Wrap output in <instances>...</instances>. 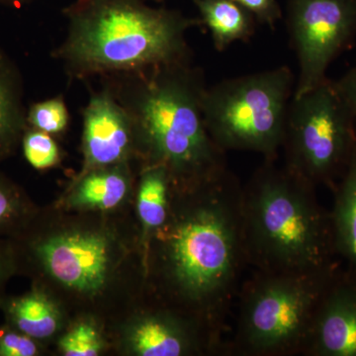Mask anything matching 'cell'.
<instances>
[{
	"label": "cell",
	"mask_w": 356,
	"mask_h": 356,
	"mask_svg": "<svg viewBox=\"0 0 356 356\" xmlns=\"http://www.w3.org/2000/svg\"><path fill=\"white\" fill-rule=\"evenodd\" d=\"M29 216V204L19 188L0 175V236L17 235Z\"/></svg>",
	"instance_id": "19"
},
{
	"label": "cell",
	"mask_w": 356,
	"mask_h": 356,
	"mask_svg": "<svg viewBox=\"0 0 356 356\" xmlns=\"http://www.w3.org/2000/svg\"><path fill=\"white\" fill-rule=\"evenodd\" d=\"M36 0H0V4L7 6H22L25 4L31 3Z\"/></svg>",
	"instance_id": "27"
},
{
	"label": "cell",
	"mask_w": 356,
	"mask_h": 356,
	"mask_svg": "<svg viewBox=\"0 0 356 356\" xmlns=\"http://www.w3.org/2000/svg\"><path fill=\"white\" fill-rule=\"evenodd\" d=\"M332 192L334 205L330 215L334 252L346 261V269L356 274V146Z\"/></svg>",
	"instance_id": "15"
},
{
	"label": "cell",
	"mask_w": 356,
	"mask_h": 356,
	"mask_svg": "<svg viewBox=\"0 0 356 356\" xmlns=\"http://www.w3.org/2000/svg\"><path fill=\"white\" fill-rule=\"evenodd\" d=\"M129 343L136 355L180 356L194 350L196 339L191 327L177 318L154 314L136 323Z\"/></svg>",
	"instance_id": "12"
},
{
	"label": "cell",
	"mask_w": 356,
	"mask_h": 356,
	"mask_svg": "<svg viewBox=\"0 0 356 356\" xmlns=\"http://www.w3.org/2000/svg\"><path fill=\"white\" fill-rule=\"evenodd\" d=\"M28 127L43 131L50 135L64 133L69 127L70 112L64 96L33 103L27 109Z\"/></svg>",
	"instance_id": "20"
},
{
	"label": "cell",
	"mask_w": 356,
	"mask_h": 356,
	"mask_svg": "<svg viewBox=\"0 0 356 356\" xmlns=\"http://www.w3.org/2000/svg\"><path fill=\"white\" fill-rule=\"evenodd\" d=\"M304 353L356 356V274L339 268L325 290Z\"/></svg>",
	"instance_id": "11"
},
{
	"label": "cell",
	"mask_w": 356,
	"mask_h": 356,
	"mask_svg": "<svg viewBox=\"0 0 356 356\" xmlns=\"http://www.w3.org/2000/svg\"><path fill=\"white\" fill-rule=\"evenodd\" d=\"M83 116L81 172L127 163L136 152L135 127L128 110L108 86L91 93Z\"/></svg>",
	"instance_id": "10"
},
{
	"label": "cell",
	"mask_w": 356,
	"mask_h": 356,
	"mask_svg": "<svg viewBox=\"0 0 356 356\" xmlns=\"http://www.w3.org/2000/svg\"><path fill=\"white\" fill-rule=\"evenodd\" d=\"M103 77L132 117L136 152L146 165L163 166L175 189L195 186L228 168L226 152L206 128L207 86L192 60Z\"/></svg>",
	"instance_id": "2"
},
{
	"label": "cell",
	"mask_w": 356,
	"mask_h": 356,
	"mask_svg": "<svg viewBox=\"0 0 356 356\" xmlns=\"http://www.w3.org/2000/svg\"><path fill=\"white\" fill-rule=\"evenodd\" d=\"M63 14L67 34L51 58L70 81L192 60L187 32L202 25L200 19L144 0H74Z\"/></svg>",
	"instance_id": "3"
},
{
	"label": "cell",
	"mask_w": 356,
	"mask_h": 356,
	"mask_svg": "<svg viewBox=\"0 0 356 356\" xmlns=\"http://www.w3.org/2000/svg\"><path fill=\"white\" fill-rule=\"evenodd\" d=\"M21 143L26 161L35 170H49L60 163V149L50 134L28 127Z\"/></svg>",
	"instance_id": "21"
},
{
	"label": "cell",
	"mask_w": 356,
	"mask_h": 356,
	"mask_svg": "<svg viewBox=\"0 0 356 356\" xmlns=\"http://www.w3.org/2000/svg\"><path fill=\"white\" fill-rule=\"evenodd\" d=\"M27 128L22 74L0 47V161L14 153Z\"/></svg>",
	"instance_id": "13"
},
{
	"label": "cell",
	"mask_w": 356,
	"mask_h": 356,
	"mask_svg": "<svg viewBox=\"0 0 356 356\" xmlns=\"http://www.w3.org/2000/svg\"><path fill=\"white\" fill-rule=\"evenodd\" d=\"M286 24L299 67L293 96H299L322 83L355 41L356 0H288Z\"/></svg>",
	"instance_id": "8"
},
{
	"label": "cell",
	"mask_w": 356,
	"mask_h": 356,
	"mask_svg": "<svg viewBox=\"0 0 356 356\" xmlns=\"http://www.w3.org/2000/svg\"><path fill=\"white\" fill-rule=\"evenodd\" d=\"M172 191V177L163 166H145L138 191L137 209L147 231H158L168 221Z\"/></svg>",
	"instance_id": "18"
},
{
	"label": "cell",
	"mask_w": 356,
	"mask_h": 356,
	"mask_svg": "<svg viewBox=\"0 0 356 356\" xmlns=\"http://www.w3.org/2000/svg\"><path fill=\"white\" fill-rule=\"evenodd\" d=\"M15 250L11 243L0 241V295L9 276L17 268ZM2 298L0 297V303Z\"/></svg>",
	"instance_id": "25"
},
{
	"label": "cell",
	"mask_w": 356,
	"mask_h": 356,
	"mask_svg": "<svg viewBox=\"0 0 356 356\" xmlns=\"http://www.w3.org/2000/svg\"><path fill=\"white\" fill-rule=\"evenodd\" d=\"M339 90L343 93V97L346 98L353 113L356 119V67L351 69L350 72L339 81H336Z\"/></svg>",
	"instance_id": "26"
},
{
	"label": "cell",
	"mask_w": 356,
	"mask_h": 356,
	"mask_svg": "<svg viewBox=\"0 0 356 356\" xmlns=\"http://www.w3.org/2000/svg\"><path fill=\"white\" fill-rule=\"evenodd\" d=\"M154 1L161 2V1H165V0H154Z\"/></svg>",
	"instance_id": "28"
},
{
	"label": "cell",
	"mask_w": 356,
	"mask_h": 356,
	"mask_svg": "<svg viewBox=\"0 0 356 356\" xmlns=\"http://www.w3.org/2000/svg\"><path fill=\"white\" fill-rule=\"evenodd\" d=\"M60 350L67 356H96L103 348L102 337L95 325L81 323L60 339Z\"/></svg>",
	"instance_id": "22"
},
{
	"label": "cell",
	"mask_w": 356,
	"mask_h": 356,
	"mask_svg": "<svg viewBox=\"0 0 356 356\" xmlns=\"http://www.w3.org/2000/svg\"><path fill=\"white\" fill-rule=\"evenodd\" d=\"M248 264L267 273H316L339 266L331 215L316 186L264 159L242 191Z\"/></svg>",
	"instance_id": "4"
},
{
	"label": "cell",
	"mask_w": 356,
	"mask_h": 356,
	"mask_svg": "<svg viewBox=\"0 0 356 356\" xmlns=\"http://www.w3.org/2000/svg\"><path fill=\"white\" fill-rule=\"evenodd\" d=\"M339 266L316 273L257 271L241 291L235 350L245 355L304 353L323 295Z\"/></svg>",
	"instance_id": "5"
},
{
	"label": "cell",
	"mask_w": 356,
	"mask_h": 356,
	"mask_svg": "<svg viewBox=\"0 0 356 356\" xmlns=\"http://www.w3.org/2000/svg\"><path fill=\"white\" fill-rule=\"evenodd\" d=\"M40 355L38 341L8 324L0 325V356H36Z\"/></svg>",
	"instance_id": "23"
},
{
	"label": "cell",
	"mask_w": 356,
	"mask_h": 356,
	"mask_svg": "<svg viewBox=\"0 0 356 356\" xmlns=\"http://www.w3.org/2000/svg\"><path fill=\"white\" fill-rule=\"evenodd\" d=\"M356 146V119L336 81L329 77L288 108L282 149L284 165L316 187L334 191Z\"/></svg>",
	"instance_id": "7"
},
{
	"label": "cell",
	"mask_w": 356,
	"mask_h": 356,
	"mask_svg": "<svg viewBox=\"0 0 356 356\" xmlns=\"http://www.w3.org/2000/svg\"><path fill=\"white\" fill-rule=\"evenodd\" d=\"M252 13L257 23L274 29L282 18V9L278 0H233Z\"/></svg>",
	"instance_id": "24"
},
{
	"label": "cell",
	"mask_w": 356,
	"mask_h": 356,
	"mask_svg": "<svg viewBox=\"0 0 356 356\" xmlns=\"http://www.w3.org/2000/svg\"><path fill=\"white\" fill-rule=\"evenodd\" d=\"M26 255L64 286L84 294L104 287L110 270V245L104 236L88 232L28 238Z\"/></svg>",
	"instance_id": "9"
},
{
	"label": "cell",
	"mask_w": 356,
	"mask_h": 356,
	"mask_svg": "<svg viewBox=\"0 0 356 356\" xmlns=\"http://www.w3.org/2000/svg\"><path fill=\"white\" fill-rule=\"evenodd\" d=\"M184 192L156 233L159 270L172 295L224 329L243 266L242 191L228 168Z\"/></svg>",
	"instance_id": "1"
},
{
	"label": "cell",
	"mask_w": 356,
	"mask_h": 356,
	"mask_svg": "<svg viewBox=\"0 0 356 356\" xmlns=\"http://www.w3.org/2000/svg\"><path fill=\"white\" fill-rule=\"evenodd\" d=\"M296 76L286 65L207 86L204 122L224 152L245 151L277 159Z\"/></svg>",
	"instance_id": "6"
},
{
	"label": "cell",
	"mask_w": 356,
	"mask_h": 356,
	"mask_svg": "<svg viewBox=\"0 0 356 356\" xmlns=\"http://www.w3.org/2000/svg\"><path fill=\"white\" fill-rule=\"evenodd\" d=\"M6 324L28 337L42 341L58 331L60 315L53 301L41 290L2 299L0 303Z\"/></svg>",
	"instance_id": "17"
},
{
	"label": "cell",
	"mask_w": 356,
	"mask_h": 356,
	"mask_svg": "<svg viewBox=\"0 0 356 356\" xmlns=\"http://www.w3.org/2000/svg\"><path fill=\"white\" fill-rule=\"evenodd\" d=\"M130 175L126 163L81 172L70 192V205L79 209L110 210L127 195Z\"/></svg>",
	"instance_id": "14"
},
{
	"label": "cell",
	"mask_w": 356,
	"mask_h": 356,
	"mask_svg": "<svg viewBox=\"0 0 356 356\" xmlns=\"http://www.w3.org/2000/svg\"><path fill=\"white\" fill-rule=\"evenodd\" d=\"M202 25L209 30L213 44L224 51L235 42L254 36L257 21L252 13L233 0H193Z\"/></svg>",
	"instance_id": "16"
}]
</instances>
